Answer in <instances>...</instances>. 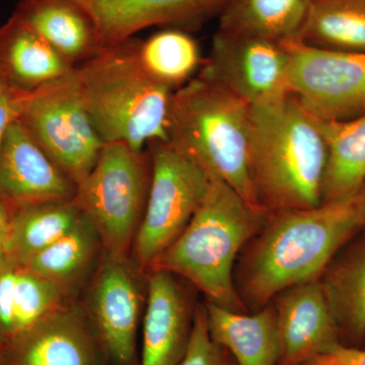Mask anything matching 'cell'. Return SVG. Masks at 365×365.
Returning <instances> with one entry per match:
<instances>
[{
	"instance_id": "cell-15",
	"label": "cell",
	"mask_w": 365,
	"mask_h": 365,
	"mask_svg": "<svg viewBox=\"0 0 365 365\" xmlns=\"http://www.w3.org/2000/svg\"><path fill=\"white\" fill-rule=\"evenodd\" d=\"M141 300L123 261L110 259L93 285L91 309L103 345L118 365L133 364Z\"/></svg>"
},
{
	"instance_id": "cell-8",
	"label": "cell",
	"mask_w": 365,
	"mask_h": 365,
	"mask_svg": "<svg viewBox=\"0 0 365 365\" xmlns=\"http://www.w3.org/2000/svg\"><path fill=\"white\" fill-rule=\"evenodd\" d=\"M19 120L53 162L78 185L104 146L79 93L74 71L30 93H20Z\"/></svg>"
},
{
	"instance_id": "cell-34",
	"label": "cell",
	"mask_w": 365,
	"mask_h": 365,
	"mask_svg": "<svg viewBox=\"0 0 365 365\" xmlns=\"http://www.w3.org/2000/svg\"><path fill=\"white\" fill-rule=\"evenodd\" d=\"M0 365H6V362H4V348L0 345Z\"/></svg>"
},
{
	"instance_id": "cell-30",
	"label": "cell",
	"mask_w": 365,
	"mask_h": 365,
	"mask_svg": "<svg viewBox=\"0 0 365 365\" xmlns=\"http://www.w3.org/2000/svg\"><path fill=\"white\" fill-rule=\"evenodd\" d=\"M20 117V93L0 81V144L11 125Z\"/></svg>"
},
{
	"instance_id": "cell-6",
	"label": "cell",
	"mask_w": 365,
	"mask_h": 365,
	"mask_svg": "<svg viewBox=\"0 0 365 365\" xmlns=\"http://www.w3.org/2000/svg\"><path fill=\"white\" fill-rule=\"evenodd\" d=\"M148 148L105 143L74 200L97 230L110 259L123 260L143 220L151 181Z\"/></svg>"
},
{
	"instance_id": "cell-13",
	"label": "cell",
	"mask_w": 365,
	"mask_h": 365,
	"mask_svg": "<svg viewBox=\"0 0 365 365\" xmlns=\"http://www.w3.org/2000/svg\"><path fill=\"white\" fill-rule=\"evenodd\" d=\"M271 304L279 331L278 365H306L341 343L319 279L283 290Z\"/></svg>"
},
{
	"instance_id": "cell-5",
	"label": "cell",
	"mask_w": 365,
	"mask_h": 365,
	"mask_svg": "<svg viewBox=\"0 0 365 365\" xmlns=\"http://www.w3.org/2000/svg\"><path fill=\"white\" fill-rule=\"evenodd\" d=\"M250 122L251 106L220 83L198 76L173 91L168 139L211 176L227 182L249 205L263 211L250 181Z\"/></svg>"
},
{
	"instance_id": "cell-24",
	"label": "cell",
	"mask_w": 365,
	"mask_h": 365,
	"mask_svg": "<svg viewBox=\"0 0 365 365\" xmlns=\"http://www.w3.org/2000/svg\"><path fill=\"white\" fill-rule=\"evenodd\" d=\"M83 217V211L74 199L14 209L9 234L11 258L23 263L61 239Z\"/></svg>"
},
{
	"instance_id": "cell-25",
	"label": "cell",
	"mask_w": 365,
	"mask_h": 365,
	"mask_svg": "<svg viewBox=\"0 0 365 365\" xmlns=\"http://www.w3.org/2000/svg\"><path fill=\"white\" fill-rule=\"evenodd\" d=\"M297 40L314 47L365 53V0H311Z\"/></svg>"
},
{
	"instance_id": "cell-16",
	"label": "cell",
	"mask_w": 365,
	"mask_h": 365,
	"mask_svg": "<svg viewBox=\"0 0 365 365\" xmlns=\"http://www.w3.org/2000/svg\"><path fill=\"white\" fill-rule=\"evenodd\" d=\"M6 365H98L95 343L78 314L56 312L4 349Z\"/></svg>"
},
{
	"instance_id": "cell-9",
	"label": "cell",
	"mask_w": 365,
	"mask_h": 365,
	"mask_svg": "<svg viewBox=\"0 0 365 365\" xmlns=\"http://www.w3.org/2000/svg\"><path fill=\"white\" fill-rule=\"evenodd\" d=\"M288 59V88L319 121H346L365 112V53L283 43Z\"/></svg>"
},
{
	"instance_id": "cell-33",
	"label": "cell",
	"mask_w": 365,
	"mask_h": 365,
	"mask_svg": "<svg viewBox=\"0 0 365 365\" xmlns=\"http://www.w3.org/2000/svg\"><path fill=\"white\" fill-rule=\"evenodd\" d=\"M356 196L359 197L362 202L365 203V182H364V185H362L361 188H360Z\"/></svg>"
},
{
	"instance_id": "cell-2",
	"label": "cell",
	"mask_w": 365,
	"mask_h": 365,
	"mask_svg": "<svg viewBox=\"0 0 365 365\" xmlns=\"http://www.w3.org/2000/svg\"><path fill=\"white\" fill-rule=\"evenodd\" d=\"M327 160L319 120L294 96L251 107L249 176L264 212L322 204Z\"/></svg>"
},
{
	"instance_id": "cell-32",
	"label": "cell",
	"mask_w": 365,
	"mask_h": 365,
	"mask_svg": "<svg viewBox=\"0 0 365 365\" xmlns=\"http://www.w3.org/2000/svg\"><path fill=\"white\" fill-rule=\"evenodd\" d=\"M11 258L9 254V237L7 232H0V266Z\"/></svg>"
},
{
	"instance_id": "cell-10",
	"label": "cell",
	"mask_w": 365,
	"mask_h": 365,
	"mask_svg": "<svg viewBox=\"0 0 365 365\" xmlns=\"http://www.w3.org/2000/svg\"><path fill=\"white\" fill-rule=\"evenodd\" d=\"M288 59L283 44L218 30L199 76L256 107L290 95Z\"/></svg>"
},
{
	"instance_id": "cell-12",
	"label": "cell",
	"mask_w": 365,
	"mask_h": 365,
	"mask_svg": "<svg viewBox=\"0 0 365 365\" xmlns=\"http://www.w3.org/2000/svg\"><path fill=\"white\" fill-rule=\"evenodd\" d=\"M90 16L105 48L134 38L150 26L194 29L227 0H73Z\"/></svg>"
},
{
	"instance_id": "cell-3",
	"label": "cell",
	"mask_w": 365,
	"mask_h": 365,
	"mask_svg": "<svg viewBox=\"0 0 365 365\" xmlns=\"http://www.w3.org/2000/svg\"><path fill=\"white\" fill-rule=\"evenodd\" d=\"M267 215L249 205L227 182L211 176L200 207L153 265L188 280L207 302L249 313L235 289V263Z\"/></svg>"
},
{
	"instance_id": "cell-1",
	"label": "cell",
	"mask_w": 365,
	"mask_h": 365,
	"mask_svg": "<svg viewBox=\"0 0 365 365\" xmlns=\"http://www.w3.org/2000/svg\"><path fill=\"white\" fill-rule=\"evenodd\" d=\"M365 227L359 197L268 213L235 263V285L249 313L287 288L319 279L336 254Z\"/></svg>"
},
{
	"instance_id": "cell-29",
	"label": "cell",
	"mask_w": 365,
	"mask_h": 365,
	"mask_svg": "<svg viewBox=\"0 0 365 365\" xmlns=\"http://www.w3.org/2000/svg\"><path fill=\"white\" fill-rule=\"evenodd\" d=\"M306 365H365V348L339 343Z\"/></svg>"
},
{
	"instance_id": "cell-7",
	"label": "cell",
	"mask_w": 365,
	"mask_h": 365,
	"mask_svg": "<svg viewBox=\"0 0 365 365\" xmlns=\"http://www.w3.org/2000/svg\"><path fill=\"white\" fill-rule=\"evenodd\" d=\"M151 181L134 252L141 265H153L173 244L202 204L210 174L169 139L148 145Z\"/></svg>"
},
{
	"instance_id": "cell-17",
	"label": "cell",
	"mask_w": 365,
	"mask_h": 365,
	"mask_svg": "<svg viewBox=\"0 0 365 365\" xmlns=\"http://www.w3.org/2000/svg\"><path fill=\"white\" fill-rule=\"evenodd\" d=\"M341 344L365 342V227L336 254L319 278Z\"/></svg>"
},
{
	"instance_id": "cell-21",
	"label": "cell",
	"mask_w": 365,
	"mask_h": 365,
	"mask_svg": "<svg viewBox=\"0 0 365 365\" xmlns=\"http://www.w3.org/2000/svg\"><path fill=\"white\" fill-rule=\"evenodd\" d=\"M210 337L230 352L237 365H278L280 337L272 304L239 313L206 300Z\"/></svg>"
},
{
	"instance_id": "cell-19",
	"label": "cell",
	"mask_w": 365,
	"mask_h": 365,
	"mask_svg": "<svg viewBox=\"0 0 365 365\" xmlns=\"http://www.w3.org/2000/svg\"><path fill=\"white\" fill-rule=\"evenodd\" d=\"M71 66L51 45L11 16L0 28V81L18 93H30L69 76Z\"/></svg>"
},
{
	"instance_id": "cell-20",
	"label": "cell",
	"mask_w": 365,
	"mask_h": 365,
	"mask_svg": "<svg viewBox=\"0 0 365 365\" xmlns=\"http://www.w3.org/2000/svg\"><path fill=\"white\" fill-rule=\"evenodd\" d=\"M63 287L9 259L0 266V345L6 348L59 309Z\"/></svg>"
},
{
	"instance_id": "cell-22",
	"label": "cell",
	"mask_w": 365,
	"mask_h": 365,
	"mask_svg": "<svg viewBox=\"0 0 365 365\" xmlns=\"http://www.w3.org/2000/svg\"><path fill=\"white\" fill-rule=\"evenodd\" d=\"M328 148L322 203L352 198L365 182V112L346 121H319Z\"/></svg>"
},
{
	"instance_id": "cell-27",
	"label": "cell",
	"mask_w": 365,
	"mask_h": 365,
	"mask_svg": "<svg viewBox=\"0 0 365 365\" xmlns=\"http://www.w3.org/2000/svg\"><path fill=\"white\" fill-rule=\"evenodd\" d=\"M98 240L97 230L83 215L71 232L20 264L36 275L63 287L85 270L95 255Z\"/></svg>"
},
{
	"instance_id": "cell-26",
	"label": "cell",
	"mask_w": 365,
	"mask_h": 365,
	"mask_svg": "<svg viewBox=\"0 0 365 365\" xmlns=\"http://www.w3.org/2000/svg\"><path fill=\"white\" fill-rule=\"evenodd\" d=\"M139 58L146 72L158 83L176 91L194 78L202 66L195 39L181 29L170 28L141 40Z\"/></svg>"
},
{
	"instance_id": "cell-11",
	"label": "cell",
	"mask_w": 365,
	"mask_h": 365,
	"mask_svg": "<svg viewBox=\"0 0 365 365\" xmlns=\"http://www.w3.org/2000/svg\"><path fill=\"white\" fill-rule=\"evenodd\" d=\"M76 182L26 130L20 120L0 144V195L13 209L47 201L71 200Z\"/></svg>"
},
{
	"instance_id": "cell-4",
	"label": "cell",
	"mask_w": 365,
	"mask_h": 365,
	"mask_svg": "<svg viewBox=\"0 0 365 365\" xmlns=\"http://www.w3.org/2000/svg\"><path fill=\"white\" fill-rule=\"evenodd\" d=\"M137 38L105 48L74 68L81 100L104 143H122L143 150L168 139L173 91L141 64Z\"/></svg>"
},
{
	"instance_id": "cell-31",
	"label": "cell",
	"mask_w": 365,
	"mask_h": 365,
	"mask_svg": "<svg viewBox=\"0 0 365 365\" xmlns=\"http://www.w3.org/2000/svg\"><path fill=\"white\" fill-rule=\"evenodd\" d=\"M11 217H13V209L9 207V204L0 195V232L9 234Z\"/></svg>"
},
{
	"instance_id": "cell-18",
	"label": "cell",
	"mask_w": 365,
	"mask_h": 365,
	"mask_svg": "<svg viewBox=\"0 0 365 365\" xmlns=\"http://www.w3.org/2000/svg\"><path fill=\"white\" fill-rule=\"evenodd\" d=\"M13 16L73 67L105 49L90 16L73 0H20Z\"/></svg>"
},
{
	"instance_id": "cell-28",
	"label": "cell",
	"mask_w": 365,
	"mask_h": 365,
	"mask_svg": "<svg viewBox=\"0 0 365 365\" xmlns=\"http://www.w3.org/2000/svg\"><path fill=\"white\" fill-rule=\"evenodd\" d=\"M180 365H237L230 352L210 337L204 304L196 309L188 349Z\"/></svg>"
},
{
	"instance_id": "cell-23",
	"label": "cell",
	"mask_w": 365,
	"mask_h": 365,
	"mask_svg": "<svg viewBox=\"0 0 365 365\" xmlns=\"http://www.w3.org/2000/svg\"><path fill=\"white\" fill-rule=\"evenodd\" d=\"M311 0H227L218 30L283 43L297 40Z\"/></svg>"
},
{
	"instance_id": "cell-14",
	"label": "cell",
	"mask_w": 365,
	"mask_h": 365,
	"mask_svg": "<svg viewBox=\"0 0 365 365\" xmlns=\"http://www.w3.org/2000/svg\"><path fill=\"white\" fill-rule=\"evenodd\" d=\"M195 313L176 275L155 269L148 280L138 365H180L188 349Z\"/></svg>"
},
{
	"instance_id": "cell-35",
	"label": "cell",
	"mask_w": 365,
	"mask_h": 365,
	"mask_svg": "<svg viewBox=\"0 0 365 365\" xmlns=\"http://www.w3.org/2000/svg\"><path fill=\"white\" fill-rule=\"evenodd\" d=\"M364 348H365V342H364Z\"/></svg>"
}]
</instances>
